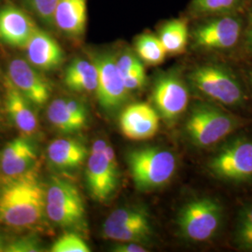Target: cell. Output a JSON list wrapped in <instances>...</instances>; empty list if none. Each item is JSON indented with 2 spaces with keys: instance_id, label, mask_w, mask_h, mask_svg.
<instances>
[{
  "instance_id": "6da1fadb",
  "label": "cell",
  "mask_w": 252,
  "mask_h": 252,
  "mask_svg": "<svg viewBox=\"0 0 252 252\" xmlns=\"http://www.w3.org/2000/svg\"><path fill=\"white\" fill-rule=\"evenodd\" d=\"M45 194L32 171L9 179L0 190V221L16 228L35 225L44 215Z\"/></svg>"
},
{
  "instance_id": "7a4b0ae2",
  "label": "cell",
  "mask_w": 252,
  "mask_h": 252,
  "mask_svg": "<svg viewBox=\"0 0 252 252\" xmlns=\"http://www.w3.org/2000/svg\"><path fill=\"white\" fill-rule=\"evenodd\" d=\"M127 163L135 188L149 191L161 188L171 180L177 158L168 150L151 147L131 151Z\"/></svg>"
},
{
  "instance_id": "3957f363",
  "label": "cell",
  "mask_w": 252,
  "mask_h": 252,
  "mask_svg": "<svg viewBox=\"0 0 252 252\" xmlns=\"http://www.w3.org/2000/svg\"><path fill=\"white\" fill-rule=\"evenodd\" d=\"M45 212L54 224L79 229L85 222V207L80 191L67 180L53 178L46 190Z\"/></svg>"
},
{
  "instance_id": "277c9868",
  "label": "cell",
  "mask_w": 252,
  "mask_h": 252,
  "mask_svg": "<svg viewBox=\"0 0 252 252\" xmlns=\"http://www.w3.org/2000/svg\"><path fill=\"white\" fill-rule=\"evenodd\" d=\"M222 207L213 198L194 199L180 210L179 227L182 235L192 242H204L213 237L222 219Z\"/></svg>"
},
{
  "instance_id": "5b68a950",
  "label": "cell",
  "mask_w": 252,
  "mask_h": 252,
  "mask_svg": "<svg viewBox=\"0 0 252 252\" xmlns=\"http://www.w3.org/2000/svg\"><path fill=\"white\" fill-rule=\"evenodd\" d=\"M235 126V119L223 110L207 104H198L187 120L186 132L193 144L208 147L232 133Z\"/></svg>"
},
{
  "instance_id": "8992f818",
  "label": "cell",
  "mask_w": 252,
  "mask_h": 252,
  "mask_svg": "<svg viewBox=\"0 0 252 252\" xmlns=\"http://www.w3.org/2000/svg\"><path fill=\"white\" fill-rule=\"evenodd\" d=\"M196 90L224 105H237L243 101V90L234 75L222 66L206 64L196 67L189 75Z\"/></svg>"
},
{
  "instance_id": "52a82bcc",
  "label": "cell",
  "mask_w": 252,
  "mask_h": 252,
  "mask_svg": "<svg viewBox=\"0 0 252 252\" xmlns=\"http://www.w3.org/2000/svg\"><path fill=\"white\" fill-rule=\"evenodd\" d=\"M209 169L220 180L245 182L252 180V141L239 138L223 146L211 158Z\"/></svg>"
},
{
  "instance_id": "ba28073f",
  "label": "cell",
  "mask_w": 252,
  "mask_h": 252,
  "mask_svg": "<svg viewBox=\"0 0 252 252\" xmlns=\"http://www.w3.org/2000/svg\"><path fill=\"white\" fill-rule=\"evenodd\" d=\"M152 234L147 213L135 207L118 208L107 218L103 225V234L106 238L123 243L143 242Z\"/></svg>"
},
{
  "instance_id": "9c48e42d",
  "label": "cell",
  "mask_w": 252,
  "mask_h": 252,
  "mask_svg": "<svg viewBox=\"0 0 252 252\" xmlns=\"http://www.w3.org/2000/svg\"><path fill=\"white\" fill-rule=\"evenodd\" d=\"M242 34L241 19L232 14L212 16L193 31L196 47L208 51L229 50L236 45Z\"/></svg>"
},
{
  "instance_id": "30bf717a",
  "label": "cell",
  "mask_w": 252,
  "mask_h": 252,
  "mask_svg": "<svg viewBox=\"0 0 252 252\" xmlns=\"http://www.w3.org/2000/svg\"><path fill=\"white\" fill-rule=\"evenodd\" d=\"M97 69L96 95L100 107L113 111L126 102L128 92L118 70L116 59L109 54L94 55L92 60Z\"/></svg>"
},
{
  "instance_id": "8fae6325",
  "label": "cell",
  "mask_w": 252,
  "mask_h": 252,
  "mask_svg": "<svg viewBox=\"0 0 252 252\" xmlns=\"http://www.w3.org/2000/svg\"><path fill=\"white\" fill-rule=\"evenodd\" d=\"M153 102L167 122L175 121L186 109L189 93L184 82L174 74L161 76L154 85Z\"/></svg>"
},
{
  "instance_id": "7c38bea8",
  "label": "cell",
  "mask_w": 252,
  "mask_h": 252,
  "mask_svg": "<svg viewBox=\"0 0 252 252\" xmlns=\"http://www.w3.org/2000/svg\"><path fill=\"white\" fill-rule=\"evenodd\" d=\"M9 81L31 104L42 106L51 96V86L40 73L24 59H13L8 67Z\"/></svg>"
},
{
  "instance_id": "4fadbf2b",
  "label": "cell",
  "mask_w": 252,
  "mask_h": 252,
  "mask_svg": "<svg viewBox=\"0 0 252 252\" xmlns=\"http://www.w3.org/2000/svg\"><path fill=\"white\" fill-rule=\"evenodd\" d=\"M118 163L109 162L103 153H91L87 168L86 183L91 196L98 202L110 198L117 189Z\"/></svg>"
},
{
  "instance_id": "5bb4252c",
  "label": "cell",
  "mask_w": 252,
  "mask_h": 252,
  "mask_svg": "<svg viewBox=\"0 0 252 252\" xmlns=\"http://www.w3.org/2000/svg\"><path fill=\"white\" fill-rule=\"evenodd\" d=\"M120 127L123 134L129 139H149L159 129V116L150 105L135 103L128 106L122 112Z\"/></svg>"
},
{
  "instance_id": "9a60e30c",
  "label": "cell",
  "mask_w": 252,
  "mask_h": 252,
  "mask_svg": "<svg viewBox=\"0 0 252 252\" xmlns=\"http://www.w3.org/2000/svg\"><path fill=\"white\" fill-rule=\"evenodd\" d=\"M36 29L27 13L13 5L0 9V41L14 48H25Z\"/></svg>"
},
{
  "instance_id": "2e32d148",
  "label": "cell",
  "mask_w": 252,
  "mask_h": 252,
  "mask_svg": "<svg viewBox=\"0 0 252 252\" xmlns=\"http://www.w3.org/2000/svg\"><path fill=\"white\" fill-rule=\"evenodd\" d=\"M25 48L28 62L36 69L52 71L63 63L64 54L61 46L53 36L37 27Z\"/></svg>"
},
{
  "instance_id": "e0dca14e",
  "label": "cell",
  "mask_w": 252,
  "mask_h": 252,
  "mask_svg": "<svg viewBox=\"0 0 252 252\" xmlns=\"http://www.w3.org/2000/svg\"><path fill=\"white\" fill-rule=\"evenodd\" d=\"M36 160L34 147L23 137L11 140L0 153V170L7 177L13 179L31 171Z\"/></svg>"
},
{
  "instance_id": "ac0fdd59",
  "label": "cell",
  "mask_w": 252,
  "mask_h": 252,
  "mask_svg": "<svg viewBox=\"0 0 252 252\" xmlns=\"http://www.w3.org/2000/svg\"><path fill=\"white\" fill-rule=\"evenodd\" d=\"M54 24L66 36H83L87 25V0H59Z\"/></svg>"
},
{
  "instance_id": "d6986e66",
  "label": "cell",
  "mask_w": 252,
  "mask_h": 252,
  "mask_svg": "<svg viewBox=\"0 0 252 252\" xmlns=\"http://www.w3.org/2000/svg\"><path fill=\"white\" fill-rule=\"evenodd\" d=\"M30 102L9 81L6 80V105L11 122L25 135H33L37 130V119Z\"/></svg>"
},
{
  "instance_id": "ffe728a7",
  "label": "cell",
  "mask_w": 252,
  "mask_h": 252,
  "mask_svg": "<svg viewBox=\"0 0 252 252\" xmlns=\"http://www.w3.org/2000/svg\"><path fill=\"white\" fill-rule=\"evenodd\" d=\"M50 162L60 169H74L81 165L88 154L87 149L75 139H55L49 145Z\"/></svg>"
},
{
  "instance_id": "44dd1931",
  "label": "cell",
  "mask_w": 252,
  "mask_h": 252,
  "mask_svg": "<svg viewBox=\"0 0 252 252\" xmlns=\"http://www.w3.org/2000/svg\"><path fill=\"white\" fill-rule=\"evenodd\" d=\"M63 82L73 92H94L97 87V69L95 64L93 61L76 58L66 67Z\"/></svg>"
},
{
  "instance_id": "7402d4cb",
  "label": "cell",
  "mask_w": 252,
  "mask_h": 252,
  "mask_svg": "<svg viewBox=\"0 0 252 252\" xmlns=\"http://www.w3.org/2000/svg\"><path fill=\"white\" fill-rule=\"evenodd\" d=\"M158 37L166 54H182L186 49L189 38L186 22L180 19L168 21L161 27Z\"/></svg>"
},
{
  "instance_id": "603a6c76",
  "label": "cell",
  "mask_w": 252,
  "mask_h": 252,
  "mask_svg": "<svg viewBox=\"0 0 252 252\" xmlns=\"http://www.w3.org/2000/svg\"><path fill=\"white\" fill-rule=\"evenodd\" d=\"M246 0H192L189 6L193 16L206 17L234 14L242 7Z\"/></svg>"
},
{
  "instance_id": "cb8c5ba5",
  "label": "cell",
  "mask_w": 252,
  "mask_h": 252,
  "mask_svg": "<svg viewBox=\"0 0 252 252\" xmlns=\"http://www.w3.org/2000/svg\"><path fill=\"white\" fill-rule=\"evenodd\" d=\"M47 116L50 123L62 133L71 134L83 128L69 112L64 98L54 100L48 108Z\"/></svg>"
},
{
  "instance_id": "d4e9b609",
  "label": "cell",
  "mask_w": 252,
  "mask_h": 252,
  "mask_svg": "<svg viewBox=\"0 0 252 252\" xmlns=\"http://www.w3.org/2000/svg\"><path fill=\"white\" fill-rule=\"evenodd\" d=\"M137 56L144 63L156 65L164 61L166 51L159 37L152 34H143L137 36L135 43Z\"/></svg>"
},
{
  "instance_id": "484cf974",
  "label": "cell",
  "mask_w": 252,
  "mask_h": 252,
  "mask_svg": "<svg viewBox=\"0 0 252 252\" xmlns=\"http://www.w3.org/2000/svg\"><path fill=\"white\" fill-rule=\"evenodd\" d=\"M235 242L247 251L252 252V204L241 210L235 230Z\"/></svg>"
},
{
  "instance_id": "4316f807",
  "label": "cell",
  "mask_w": 252,
  "mask_h": 252,
  "mask_svg": "<svg viewBox=\"0 0 252 252\" xmlns=\"http://www.w3.org/2000/svg\"><path fill=\"white\" fill-rule=\"evenodd\" d=\"M52 252H90L87 243L76 234H65L58 238L51 248Z\"/></svg>"
},
{
  "instance_id": "83f0119b",
  "label": "cell",
  "mask_w": 252,
  "mask_h": 252,
  "mask_svg": "<svg viewBox=\"0 0 252 252\" xmlns=\"http://www.w3.org/2000/svg\"><path fill=\"white\" fill-rule=\"evenodd\" d=\"M59 0H27V5L36 17L47 26L54 24V13Z\"/></svg>"
},
{
  "instance_id": "f1b7e54d",
  "label": "cell",
  "mask_w": 252,
  "mask_h": 252,
  "mask_svg": "<svg viewBox=\"0 0 252 252\" xmlns=\"http://www.w3.org/2000/svg\"><path fill=\"white\" fill-rule=\"evenodd\" d=\"M39 240L33 236L22 237L6 245V252H42Z\"/></svg>"
},
{
  "instance_id": "f546056e",
  "label": "cell",
  "mask_w": 252,
  "mask_h": 252,
  "mask_svg": "<svg viewBox=\"0 0 252 252\" xmlns=\"http://www.w3.org/2000/svg\"><path fill=\"white\" fill-rule=\"evenodd\" d=\"M125 86L128 91L136 90L141 87L146 82V73L143 64L135 68L134 70L127 73L122 77Z\"/></svg>"
},
{
  "instance_id": "4dcf8cb0",
  "label": "cell",
  "mask_w": 252,
  "mask_h": 252,
  "mask_svg": "<svg viewBox=\"0 0 252 252\" xmlns=\"http://www.w3.org/2000/svg\"><path fill=\"white\" fill-rule=\"evenodd\" d=\"M116 64L119 72L123 77L127 73L134 70L136 67L142 65L143 63L138 56H136L131 52H126L118 58V60H116Z\"/></svg>"
},
{
  "instance_id": "1f68e13d",
  "label": "cell",
  "mask_w": 252,
  "mask_h": 252,
  "mask_svg": "<svg viewBox=\"0 0 252 252\" xmlns=\"http://www.w3.org/2000/svg\"><path fill=\"white\" fill-rule=\"evenodd\" d=\"M65 105L68 108L69 112L72 114L74 119L81 125L82 127H84L87 122V111L85 106L78 100L73 99V98H68L64 99Z\"/></svg>"
},
{
  "instance_id": "d6a6232c",
  "label": "cell",
  "mask_w": 252,
  "mask_h": 252,
  "mask_svg": "<svg viewBox=\"0 0 252 252\" xmlns=\"http://www.w3.org/2000/svg\"><path fill=\"white\" fill-rule=\"evenodd\" d=\"M113 252H145L147 250L141 245L132 242H126V244L117 245L113 248Z\"/></svg>"
},
{
  "instance_id": "836d02e7",
  "label": "cell",
  "mask_w": 252,
  "mask_h": 252,
  "mask_svg": "<svg viewBox=\"0 0 252 252\" xmlns=\"http://www.w3.org/2000/svg\"><path fill=\"white\" fill-rule=\"evenodd\" d=\"M107 146H108V143L105 140H103V139L96 140L92 147L91 153H103Z\"/></svg>"
},
{
  "instance_id": "e575fe53",
  "label": "cell",
  "mask_w": 252,
  "mask_h": 252,
  "mask_svg": "<svg viewBox=\"0 0 252 252\" xmlns=\"http://www.w3.org/2000/svg\"><path fill=\"white\" fill-rule=\"evenodd\" d=\"M247 39L248 43L252 49V8L249 14V22H248V29H247Z\"/></svg>"
},
{
  "instance_id": "d590c367",
  "label": "cell",
  "mask_w": 252,
  "mask_h": 252,
  "mask_svg": "<svg viewBox=\"0 0 252 252\" xmlns=\"http://www.w3.org/2000/svg\"><path fill=\"white\" fill-rule=\"evenodd\" d=\"M6 245L4 243V239L0 236V252H5Z\"/></svg>"
},
{
  "instance_id": "8d00e7d4",
  "label": "cell",
  "mask_w": 252,
  "mask_h": 252,
  "mask_svg": "<svg viewBox=\"0 0 252 252\" xmlns=\"http://www.w3.org/2000/svg\"><path fill=\"white\" fill-rule=\"evenodd\" d=\"M251 79H252V75H251Z\"/></svg>"
}]
</instances>
